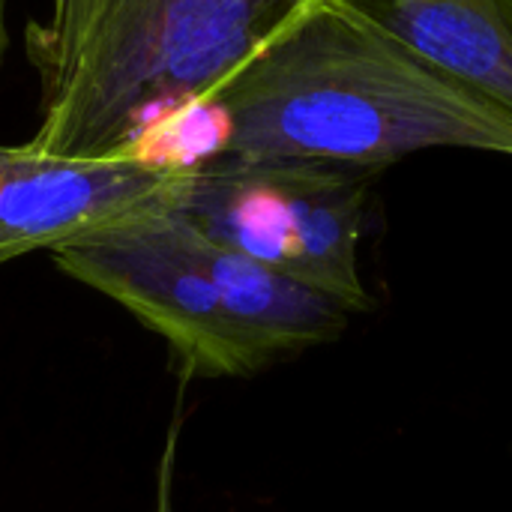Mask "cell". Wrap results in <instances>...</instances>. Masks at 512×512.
I'll use <instances>...</instances> for the list:
<instances>
[{
  "label": "cell",
  "mask_w": 512,
  "mask_h": 512,
  "mask_svg": "<svg viewBox=\"0 0 512 512\" xmlns=\"http://www.w3.org/2000/svg\"><path fill=\"white\" fill-rule=\"evenodd\" d=\"M210 99L228 159L363 171L438 147L512 159L507 105L336 0L306 9Z\"/></svg>",
  "instance_id": "obj_1"
},
{
  "label": "cell",
  "mask_w": 512,
  "mask_h": 512,
  "mask_svg": "<svg viewBox=\"0 0 512 512\" xmlns=\"http://www.w3.org/2000/svg\"><path fill=\"white\" fill-rule=\"evenodd\" d=\"M318 0H51L27 33L42 114L33 150L138 159Z\"/></svg>",
  "instance_id": "obj_2"
},
{
  "label": "cell",
  "mask_w": 512,
  "mask_h": 512,
  "mask_svg": "<svg viewBox=\"0 0 512 512\" xmlns=\"http://www.w3.org/2000/svg\"><path fill=\"white\" fill-rule=\"evenodd\" d=\"M375 171L297 159H216L192 171L180 210L213 243L369 312L360 276Z\"/></svg>",
  "instance_id": "obj_3"
},
{
  "label": "cell",
  "mask_w": 512,
  "mask_h": 512,
  "mask_svg": "<svg viewBox=\"0 0 512 512\" xmlns=\"http://www.w3.org/2000/svg\"><path fill=\"white\" fill-rule=\"evenodd\" d=\"M51 255L66 276L162 336L183 378H246L267 369L222 309L204 234L180 207L141 213Z\"/></svg>",
  "instance_id": "obj_4"
},
{
  "label": "cell",
  "mask_w": 512,
  "mask_h": 512,
  "mask_svg": "<svg viewBox=\"0 0 512 512\" xmlns=\"http://www.w3.org/2000/svg\"><path fill=\"white\" fill-rule=\"evenodd\" d=\"M189 177L138 159H63L27 141L0 144V264L180 207Z\"/></svg>",
  "instance_id": "obj_5"
},
{
  "label": "cell",
  "mask_w": 512,
  "mask_h": 512,
  "mask_svg": "<svg viewBox=\"0 0 512 512\" xmlns=\"http://www.w3.org/2000/svg\"><path fill=\"white\" fill-rule=\"evenodd\" d=\"M204 261L222 309L264 366L315 345H330L351 324L354 312L330 294L207 237Z\"/></svg>",
  "instance_id": "obj_6"
},
{
  "label": "cell",
  "mask_w": 512,
  "mask_h": 512,
  "mask_svg": "<svg viewBox=\"0 0 512 512\" xmlns=\"http://www.w3.org/2000/svg\"><path fill=\"white\" fill-rule=\"evenodd\" d=\"M512 111V0H336Z\"/></svg>",
  "instance_id": "obj_7"
},
{
  "label": "cell",
  "mask_w": 512,
  "mask_h": 512,
  "mask_svg": "<svg viewBox=\"0 0 512 512\" xmlns=\"http://www.w3.org/2000/svg\"><path fill=\"white\" fill-rule=\"evenodd\" d=\"M177 432H180V420H174V423H171V429H168V441H165V453H162V465H159V483H156V512H174L171 483H174Z\"/></svg>",
  "instance_id": "obj_8"
},
{
  "label": "cell",
  "mask_w": 512,
  "mask_h": 512,
  "mask_svg": "<svg viewBox=\"0 0 512 512\" xmlns=\"http://www.w3.org/2000/svg\"><path fill=\"white\" fill-rule=\"evenodd\" d=\"M3 54H6V21H3V0H0V66H3Z\"/></svg>",
  "instance_id": "obj_9"
}]
</instances>
